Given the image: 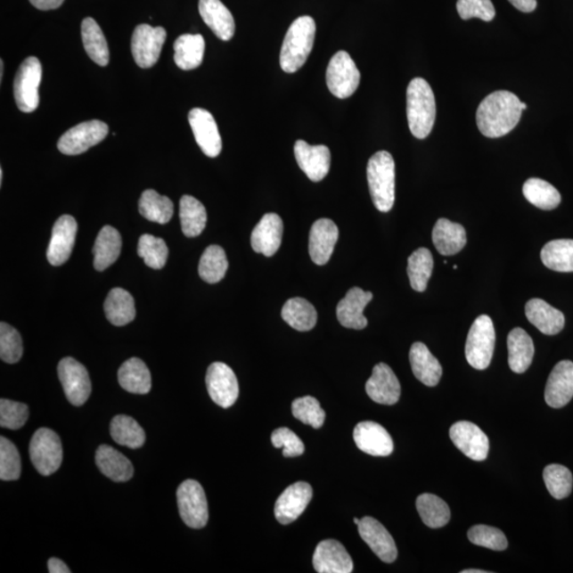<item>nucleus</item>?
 I'll return each mask as SVG.
<instances>
[{"label": "nucleus", "mask_w": 573, "mask_h": 573, "mask_svg": "<svg viewBox=\"0 0 573 573\" xmlns=\"http://www.w3.org/2000/svg\"><path fill=\"white\" fill-rule=\"evenodd\" d=\"M521 102L515 94L498 91L484 98L477 110L476 120L481 135L488 138L503 137L519 125Z\"/></svg>", "instance_id": "obj_1"}, {"label": "nucleus", "mask_w": 573, "mask_h": 573, "mask_svg": "<svg viewBox=\"0 0 573 573\" xmlns=\"http://www.w3.org/2000/svg\"><path fill=\"white\" fill-rule=\"evenodd\" d=\"M437 105L435 94L426 80L415 78L407 90V117L413 135L424 139L435 126Z\"/></svg>", "instance_id": "obj_2"}, {"label": "nucleus", "mask_w": 573, "mask_h": 573, "mask_svg": "<svg viewBox=\"0 0 573 573\" xmlns=\"http://www.w3.org/2000/svg\"><path fill=\"white\" fill-rule=\"evenodd\" d=\"M315 30L311 16H300L289 27L280 57L283 71L293 74L306 63L314 47Z\"/></svg>", "instance_id": "obj_3"}, {"label": "nucleus", "mask_w": 573, "mask_h": 573, "mask_svg": "<svg viewBox=\"0 0 573 573\" xmlns=\"http://www.w3.org/2000/svg\"><path fill=\"white\" fill-rule=\"evenodd\" d=\"M367 182L375 208L388 213L395 202V163L387 151L372 155L367 164Z\"/></svg>", "instance_id": "obj_4"}, {"label": "nucleus", "mask_w": 573, "mask_h": 573, "mask_svg": "<svg viewBox=\"0 0 573 573\" xmlns=\"http://www.w3.org/2000/svg\"><path fill=\"white\" fill-rule=\"evenodd\" d=\"M496 333L493 321L487 315L478 316L471 327L465 344V356L476 370H486L491 364Z\"/></svg>", "instance_id": "obj_5"}, {"label": "nucleus", "mask_w": 573, "mask_h": 573, "mask_svg": "<svg viewBox=\"0 0 573 573\" xmlns=\"http://www.w3.org/2000/svg\"><path fill=\"white\" fill-rule=\"evenodd\" d=\"M29 454L33 466L42 476L54 474L63 461L60 437L48 428H40L31 438Z\"/></svg>", "instance_id": "obj_6"}, {"label": "nucleus", "mask_w": 573, "mask_h": 573, "mask_svg": "<svg viewBox=\"0 0 573 573\" xmlns=\"http://www.w3.org/2000/svg\"><path fill=\"white\" fill-rule=\"evenodd\" d=\"M42 80V65L35 57L27 58L20 64L14 81V97L18 108L24 113H32L40 104L38 88Z\"/></svg>", "instance_id": "obj_7"}, {"label": "nucleus", "mask_w": 573, "mask_h": 573, "mask_svg": "<svg viewBox=\"0 0 573 573\" xmlns=\"http://www.w3.org/2000/svg\"><path fill=\"white\" fill-rule=\"evenodd\" d=\"M360 71L347 52H338L328 64L326 83L328 90L339 99H347L357 91Z\"/></svg>", "instance_id": "obj_8"}, {"label": "nucleus", "mask_w": 573, "mask_h": 573, "mask_svg": "<svg viewBox=\"0 0 573 573\" xmlns=\"http://www.w3.org/2000/svg\"><path fill=\"white\" fill-rule=\"evenodd\" d=\"M181 519L192 528H202L209 522V504L204 489L196 480L184 481L176 492Z\"/></svg>", "instance_id": "obj_9"}, {"label": "nucleus", "mask_w": 573, "mask_h": 573, "mask_svg": "<svg viewBox=\"0 0 573 573\" xmlns=\"http://www.w3.org/2000/svg\"><path fill=\"white\" fill-rule=\"evenodd\" d=\"M167 32L163 27L138 25L133 32L131 50L136 64L142 69L157 64L166 42Z\"/></svg>", "instance_id": "obj_10"}, {"label": "nucleus", "mask_w": 573, "mask_h": 573, "mask_svg": "<svg viewBox=\"0 0 573 573\" xmlns=\"http://www.w3.org/2000/svg\"><path fill=\"white\" fill-rule=\"evenodd\" d=\"M109 127L100 120L82 122L65 132L59 139L58 149L65 155H78L96 146L107 137Z\"/></svg>", "instance_id": "obj_11"}, {"label": "nucleus", "mask_w": 573, "mask_h": 573, "mask_svg": "<svg viewBox=\"0 0 573 573\" xmlns=\"http://www.w3.org/2000/svg\"><path fill=\"white\" fill-rule=\"evenodd\" d=\"M58 375L69 402L76 407L85 405L92 393L90 375L86 366L74 358L60 361Z\"/></svg>", "instance_id": "obj_12"}, {"label": "nucleus", "mask_w": 573, "mask_h": 573, "mask_svg": "<svg viewBox=\"0 0 573 573\" xmlns=\"http://www.w3.org/2000/svg\"><path fill=\"white\" fill-rule=\"evenodd\" d=\"M207 387L213 402L222 408H230L236 403L239 386L235 372L222 363L210 364L207 374Z\"/></svg>", "instance_id": "obj_13"}, {"label": "nucleus", "mask_w": 573, "mask_h": 573, "mask_svg": "<svg viewBox=\"0 0 573 573\" xmlns=\"http://www.w3.org/2000/svg\"><path fill=\"white\" fill-rule=\"evenodd\" d=\"M450 438L467 458L484 461L487 458L489 441L486 433L471 422H458L450 428Z\"/></svg>", "instance_id": "obj_14"}, {"label": "nucleus", "mask_w": 573, "mask_h": 573, "mask_svg": "<svg viewBox=\"0 0 573 573\" xmlns=\"http://www.w3.org/2000/svg\"><path fill=\"white\" fill-rule=\"evenodd\" d=\"M188 120L203 153L209 158L218 157L222 150V139L213 115L207 110L196 108L189 112Z\"/></svg>", "instance_id": "obj_15"}, {"label": "nucleus", "mask_w": 573, "mask_h": 573, "mask_svg": "<svg viewBox=\"0 0 573 573\" xmlns=\"http://www.w3.org/2000/svg\"><path fill=\"white\" fill-rule=\"evenodd\" d=\"M313 499V487L306 482H297L288 487L277 498L275 517L282 525L296 521L304 513Z\"/></svg>", "instance_id": "obj_16"}, {"label": "nucleus", "mask_w": 573, "mask_h": 573, "mask_svg": "<svg viewBox=\"0 0 573 573\" xmlns=\"http://www.w3.org/2000/svg\"><path fill=\"white\" fill-rule=\"evenodd\" d=\"M77 230V221L70 215L61 216L55 222L47 249L50 265L58 266L69 260L74 249Z\"/></svg>", "instance_id": "obj_17"}, {"label": "nucleus", "mask_w": 573, "mask_h": 573, "mask_svg": "<svg viewBox=\"0 0 573 573\" xmlns=\"http://www.w3.org/2000/svg\"><path fill=\"white\" fill-rule=\"evenodd\" d=\"M294 154H296L299 168L305 172L309 180L320 182L330 172L331 151L324 144L311 146L299 139L294 144Z\"/></svg>", "instance_id": "obj_18"}, {"label": "nucleus", "mask_w": 573, "mask_h": 573, "mask_svg": "<svg viewBox=\"0 0 573 573\" xmlns=\"http://www.w3.org/2000/svg\"><path fill=\"white\" fill-rule=\"evenodd\" d=\"M357 447L372 457H388L393 453V439L381 425L374 422H359L354 430Z\"/></svg>", "instance_id": "obj_19"}, {"label": "nucleus", "mask_w": 573, "mask_h": 573, "mask_svg": "<svg viewBox=\"0 0 573 573\" xmlns=\"http://www.w3.org/2000/svg\"><path fill=\"white\" fill-rule=\"evenodd\" d=\"M358 530L361 538L382 561L393 563L397 559V544L380 521L366 516L360 520Z\"/></svg>", "instance_id": "obj_20"}, {"label": "nucleus", "mask_w": 573, "mask_h": 573, "mask_svg": "<svg viewBox=\"0 0 573 573\" xmlns=\"http://www.w3.org/2000/svg\"><path fill=\"white\" fill-rule=\"evenodd\" d=\"M314 567L319 573H350L354 570L352 558L341 543L326 539L316 546Z\"/></svg>", "instance_id": "obj_21"}, {"label": "nucleus", "mask_w": 573, "mask_h": 573, "mask_svg": "<svg viewBox=\"0 0 573 573\" xmlns=\"http://www.w3.org/2000/svg\"><path fill=\"white\" fill-rule=\"evenodd\" d=\"M365 390L375 403L392 405L398 402L402 389L391 367L386 364H378L372 369V374L366 382Z\"/></svg>", "instance_id": "obj_22"}, {"label": "nucleus", "mask_w": 573, "mask_h": 573, "mask_svg": "<svg viewBox=\"0 0 573 573\" xmlns=\"http://www.w3.org/2000/svg\"><path fill=\"white\" fill-rule=\"evenodd\" d=\"M573 397V363L561 361L550 372L544 399L551 408H563Z\"/></svg>", "instance_id": "obj_23"}, {"label": "nucleus", "mask_w": 573, "mask_h": 573, "mask_svg": "<svg viewBox=\"0 0 573 573\" xmlns=\"http://www.w3.org/2000/svg\"><path fill=\"white\" fill-rule=\"evenodd\" d=\"M339 238V230L331 219L316 220L311 226L309 254L315 265L324 266L330 261Z\"/></svg>", "instance_id": "obj_24"}, {"label": "nucleus", "mask_w": 573, "mask_h": 573, "mask_svg": "<svg viewBox=\"0 0 573 573\" xmlns=\"http://www.w3.org/2000/svg\"><path fill=\"white\" fill-rule=\"evenodd\" d=\"M372 299V292H366L358 287L350 289L337 306V318L340 324L350 330H364L367 319L364 311Z\"/></svg>", "instance_id": "obj_25"}, {"label": "nucleus", "mask_w": 573, "mask_h": 573, "mask_svg": "<svg viewBox=\"0 0 573 573\" xmlns=\"http://www.w3.org/2000/svg\"><path fill=\"white\" fill-rule=\"evenodd\" d=\"M282 233L281 217L274 213L266 214L252 232L251 244L254 251L271 258L281 247Z\"/></svg>", "instance_id": "obj_26"}, {"label": "nucleus", "mask_w": 573, "mask_h": 573, "mask_svg": "<svg viewBox=\"0 0 573 573\" xmlns=\"http://www.w3.org/2000/svg\"><path fill=\"white\" fill-rule=\"evenodd\" d=\"M199 12L220 40L230 41L235 35V20L221 0H199Z\"/></svg>", "instance_id": "obj_27"}, {"label": "nucleus", "mask_w": 573, "mask_h": 573, "mask_svg": "<svg viewBox=\"0 0 573 573\" xmlns=\"http://www.w3.org/2000/svg\"><path fill=\"white\" fill-rule=\"evenodd\" d=\"M526 315L531 324L547 336L558 335L565 326V316L561 311L541 299H533L526 304Z\"/></svg>", "instance_id": "obj_28"}, {"label": "nucleus", "mask_w": 573, "mask_h": 573, "mask_svg": "<svg viewBox=\"0 0 573 573\" xmlns=\"http://www.w3.org/2000/svg\"><path fill=\"white\" fill-rule=\"evenodd\" d=\"M410 364L414 376L427 387H436L443 374L438 360L430 353L426 345L416 342L410 349Z\"/></svg>", "instance_id": "obj_29"}, {"label": "nucleus", "mask_w": 573, "mask_h": 573, "mask_svg": "<svg viewBox=\"0 0 573 573\" xmlns=\"http://www.w3.org/2000/svg\"><path fill=\"white\" fill-rule=\"evenodd\" d=\"M96 464L104 476L115 482L129 481L135 474L130 460L109 445L97 449Z\"/></svg>", "instance_id": "obj_30"}, {"label": "nucleus", "mask_w": 573, "mask_h": 573, "mask_svg": "<svg viewBox=\"0 0 573 573\" xmlns=\"http://www.w3.org/2000/svg\"><path fill=\"white\" fill-rule=\"evenodd\" d=\"M432 241L439 254L452 256L466 246V231L461 225L441 218L433 227Z\"/></svg>", "instance_id": "obj_31"}, {"label": "nucleus", "mask_w": 573, "mask_h": 573, "mask_svg": "<svg viewBox=\"0 0 573 573\" xmlns=\"http://www.w3.org/2000/svg\"><path fill=\"white\" fill-rule=\"evenodd\" d=\"M122 241L119 231L105 225L99 232L93 249L94 266L98 271H104L119 259L121 253Z\"/></svg>", "instance_id": "obj_32"}, {"label": "nucleus", "mask_w": 573, "mask_h": 573, "mask_svg": "<svg viewBox=\"0 0 573 573\" xmlns=\"http://www.w3.org/2000/svg\"><path fill=\"white\" fill-rule=\"evenodd\" d=\"M508 350L511 370L517 374L525 372L530 367L536 353L532 338L522 328H514L508 336Z\"/></svg>", "instance_id": "obj_33"}, {"label": "nucleus", "mask_w": 573, "mask_h": 573, "mask_svg": "<svg viewBox=\"0 0 573 573\" xmlns=\"http://www.w3.org/2000/svg\"><path fill=\"white\" fill-rule=\"evenodd\" d=\"M119 381L124 390L133 394H147L151 390V374L138 358L127 360L119 371Z\"/></svg>", "instance_id": "obj_34"}, {"label": "nucleus", "mask_w": 573, "mask_h": 573, "mask_svg": "<svg viewBox=\"0 0 573 573\" xmlns=\"http://www.w3.org/2000/svg\"><path fill=\"white\" fill-rule=\"evenodd\" d=\"M105 316L115 326H125L135 319V299L121 288L110 291L104 303Z\"/></svg>", "instance_id": "obj_35"}, {"label": "nucleus", "mask_w": 573, "mask_h": 573, "mask_svg": "<svg viewBox=\"0 0 573 573\" xmlns=\"http://www.w3.org/2000/svg\"><path fill=\"white\" fill-rule=\"evenodd\" d=\"M175 62L183 70H192L202 64L205 41L201 35H183L174 45Z\"/></svg>", "instance_id": "obj_36"}, {"label": "nucleus", "mask_w": 573, "mask_h": 573, "mask_svg": "<svg viewBox=\"0 0 573 573\" xmlns=\"http://www.w3.org/2000/svg\"><path fill=\"white\" fill-rule=\"evenodd\" d=\"M282 316L288 325L299 332L313 330L318 321L314 305L302 298L288 299L282 309Z\"/></svg>", "instance_id": "obj_37"}, {"label": "nucleus", "mask_w": 573, "mask_h": 573, "mask_svg": "<svg viewBox=\"0 0 573 573\" xmlns=\"http://www.w3.org/2000/svg\"><path fill=\"white\" fill-rule=\"evenodd\" d=\"M81 35L88 57L100 66H107L110 61L108 43L97 21L92 18L85 19L81 25Z\"/></svg>", "instance_id": "obj_38"}, {"label": "nucleus", "mask_w": 573, "mask_h": 573, "mask_svg": "<svg viewBox=\"0 0 573 573\" xmlns=\"http://www.w3.org/2000/svg\"><path fill=\"white\" fill-rule=\"evenodd\" d=\"M180 220L184 235L197 237L201 235L207 226V209L196 198L183 196L180 201Z\"/></svg>", "instance_id": "obj_39"}, {"label": "nucleus", "mask_w": 573, "mask_h": 573, "mask_svg": "<svg viewBox=\"0 0 573 573\" xmlns=\"http://www.w3.org/2000/svg\"><path fill=\"white\" fill-rule=\"evenodd\" d=\"M110 431L114 441L121 446L138 449L146 441V433L141 425L127 415L115 416L111 422Z\"/></svg>", "instance_id": "obj_40"}, {"label": "nucleus", "mask_w": 573, "mask_h": 573, "mask_svg": "<svg viewBox=\"0 0 573 573\" xmlns=\"http://www.w3.org/2000/svg\"><path fill=\"white\" fill-rule=\"evenodd\" d=\"M139 213L149 221L166 225L174 216V203L168 197L160 196L153 189H148L139 200Z\"/></svg>", "instance_id": "obj_41"}, {"label": "nucleus", "mask_w": 573, "mask_h": 573, "mask_svg": "<svg viewBox=\"0 0 573 573\" xmlns=\"http://www.w3.org/2000/svg\"><path fill=\"white\" fill-rule=\"evenodd\" d=\"M416 508L422 522L427 527L438 528L450 520V510L443 499L433 494H422L416 499Z\"/></svg>", "instance_id": "obj_42"}, {"label": "nucleus", "mask_w": 573, "mask_h": 573, "mask_svg": "<svg viewBox=\"0 0 573 573\" xmlns=\"http://www.w3.org/2000/svg\"><path fill=\"white\" fill-rule=\"evenodd\" d=\"M541 258L544 266L556 272H573V241L558 239L550 241L542 250Z\"/></svg>", "instance_id": "obj_43"}, {"label": "nucleus", "mask_w": 573, "mask_h": 573, "mask_svg": "<svg viewBox=\"0 0 573 573\" xmlns=\"http://www.w3.org/2000/svg\"><path fill=\"white\" fill-rule=\"evenodd\" d=\"M525 198L528 202L538 209L551 210L559 207L561 203V194L554 186L550 183L536 179H528L522 188Z\"/></svg>", "instance_id": "obj_44"}, {"label": "nucleus", "mask_w": 573, "mask_h": 573, "mask_svg": "<svg viewBox=\"0 0 573 573\" xmlns=\"http://www.w3.org/2000/svg\"><path fill=\"white\" fill-rule=\"evenodd\" d=\"M433 271V258L430 250L421 248L410 255L408 276L413 291L424 292Z\"/></svg>", "instance_id": "obj_45"}, {"label": "nucleus", "mask_w": 573, "mask_h": 573, "mask_svg": "<svg viewBox=\"0 0 573 573\" xmlns=\"http://www.w3.org/2000/svg\"><path fill=\"white\" fill-rule=\"evenodd\" d=\"M229 261L225 250L219 246H209L205 250L199 264V275L209 283L219 282L225 277Z\"/></svg>", "instance_id": "obj_46"}, {"label": "nucleus", "mask_w": 573, "mask_h": 573, "mask_svg": "<svg viewBox=\"0 0 573 573\" xmlns=\"http://www.w3.org/2000/svg\"><path fill=\"white\" fill-rule=\"evenodd\" d=\"M137 251L139 258H143L144 264L154 270L163 269L168 258V248L164 239L149 233H144L139 238Z\"/></svg>", "instance_id": "obj_47"}, {"label": "nucleus", "mask_w": 573, "mask_h": 573, "mask_svg": "<svg viewBox=\"0 0 573 573\" xmlns=\"http://www.w3.org/2000/svg\"><path fill=\"white\" fill-rule=\"evenodd\" d=\"M544 481L551 496L561 500L569 496L572 492L573 478L567 467L551 464L544 470Z\"/></svg>", "instance_id": "obj_48"}, {"label": "nucleus", "mask_w": 573, "mask_h": 573, "mask_svg": "<svg viewBox=\"0 0 573 573\" xmlns=\"http://www.w3.org/2000/svg\"><path fill=\"white\" fill-rule=\"evenodd\" d=\"M21 472L20 455L15 445L7 438H0V479L15 481Z\"/></svg>", "instance_id": "obj_49"}, {"label": "nucleus", "mask_w": 573, "mask_h": 573, "mask_svg": "<svg viewBox=\"0 0 573 573\" xmlns=\"http://www.w3.org/2000/svg\"><path fill=\"white\" fill-rule=\"evenodd\" d=\"M292 413L305 425L319 430L325 422V411L321 408L318 399L311 397H300L292 403Z\"/></svg>", "instance_id": "obj_50"}, {"label": "nucleus", "mask_w": 573, "mask_h": 573, "mask_svg": "<svg viewBox=\"0 0 573 573\" xmlns=\"http://www.w3.org/2000/svg\"><path fill=\"white\" fill-rule=\"evenodd\" d=\"M23 356V341L20 332L7 323L0 324V358L5 364L19 363Z\"/></svg>", "instance_id": "obj_51"}, {"label": "nucleus", "mask_w": 573, "mask_h": 573, "mask_svg": "<svg viewBox=\"0 0 573 573\" xmlns=\"http://www.w3.org/2000/svg\"><path fill=\"white\" fill-rule=\"evenodd\" d=\"M470 541L480 546L495 551H503L508 548V539L499 528L486 525L471 527L469 530Z\"/></svg>", "instance_id": "obj_52"}, {"label": "nucleus", "mask_w": 573, "mask_h": 573, "mask_svg": "<svg viewBox=\"0 0 573 573\" xmlns=\"http://www.w3.org/2000/svg\"><path fill=\"white\" fill-rule=\"evenodd\" d=\"M29 419V408L23 403L13 400H0V426L11 430H20Z\"/></svg>", "instance_id": "obj_53"}, {"label": "nucleus", "mask_w": 573, "mask_h": 573, "mask_svg": "<svg viewBox=\"0 0 573 573\" xmlns=\"http://www.w3.org/2000/svg\"><path fill=\"white\" fill-rule=\"evenodd\" d=\"M271 442L275 448H283L282 454L286 458L299 457L305 452L302 439L289 428H278L271 436Z\"/></svg>", "instance_id": "obj_54"}, {"label": "nucleus", "mask_w": 573, "mask_h": 573, "mask_svg": "<svg viewBox=\"0 0 573 573\" xmlns=\"http://www.w3.org/2000/svg\"><path fill=\"white\" fill-rule=\"evenodd\" d=\"M457 10L465 20L476 18L491 21L496 15L492 0H458Z\"/></svg>", "instance_id": "obj_55"}, {"label": "nucleus", "mask_w": 573, "mask_h": 573, "mask_svg": "<svg viewBox=\"0 0 573 573\" xmlns=\"http://www.w3.org/2000/svg\"><path fill=\"white\" fill-rule=\"evenodd\" d=\"M29 2L38 10L48 11L58 9L64 0H29Z\"/></svg>", "instance_id": "obj_56"}, {"label": "nucleus", "mask_w": 573, "mask_h": 573, "mask_svg": "<svg viewBox=\"0 0 573 573\" xmlns=\"http://www.w3.org/2000/svg\"><path fill=\"white\" fill-rule=\"evenodd\" d=\"M509 2L513 4L516 9L525 13L533 12L537 5L536 0H509Z\"/></svg>", "instance_id": "obj_57"}, {"label": "nucleus", "mask_w": 573, "mask_h": 573, "mask_svg": "<svg viewBox=\"0 0 573 573\" xmlns=\"http://www.w3.org/2000/svg\"><path fill=\"white\" fill-rule=\"evenodd\" d=\"M48 571L50 573H70V569L64 561L52 558L48 561Z\"/></svg>", "instance_id": "obj_58"}, {"label": "nucleus", "mask_w": 573, "mask_h": 573, "mask_svg": "<svg viewBox=\"0 0 573 573\" xmlns=\"http://www.w3.org/2000/svg\"><path fill=\"white\" fill-rule=\"evenodd\" d=\"M487 571L484 570H477V569H466V570H462L461 573H487Z\"/></svg>", "instance_id": "obj_59"}, {"label": "nucleus", "mask_w": 573, "mask_h": 573, "mask_svg": "<svg viewBox=\"0 0 573 573\" xmlns=\"http://www.w3.org/2000/svg\"><path fill=\"white\" fill-rule=\"evenodd\" d=\"M4 61H0V80H3L4 77Z\"/></svg>", "instance_id": "obj_60"}, {"label": "nucleus", "mask_w": 573, "mask_h": 573, "mask_svg": "<svg viewBox=\"0 0 573 573\" xmlns=\"http://www.w3.org/2000/svg\"><path fill=\"white\" fill-rule=\"evenodd\" d=\"M3 179H4V171L3 169H0V184H3Z\"/></svg>", "instance_id": "obj_61"}, {"label": "nucleus", "mask_w": 573, "mask_h": 573, "mask_svg": "<svg viewBox=\"0 0 573 573\" xmlns=\"http://www.w3.org/2000/svg\"><path fill=\"white\" fill-rule=\"evenodd\" d=\"M521 110H522V111L527 110V104H526V103L521 102Z\"/></svg>", "instance_id": "obj_62"}, {"label": "nucleus", "mask_w": 573, "mask_h": 573, "mask_svg": "<svg viewBox=\"0 0 573 573\" xmlns=\"http://www.w3.org/2000/svg\"><path fill=\"white\" fill-rule=\"evenodd\" d=\"M360 520H361L354 519V522H355V524H356V525H357V526L360 524Z\"/></svg>", "instance_id": "obj_63"}]
</instances>
